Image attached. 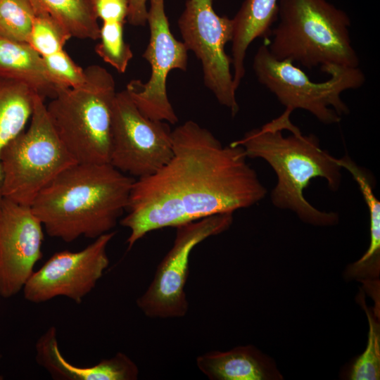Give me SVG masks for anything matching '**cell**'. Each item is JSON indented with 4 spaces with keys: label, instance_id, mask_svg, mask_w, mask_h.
Returning a JSON list of instances; mask_svg holds the SVG:
<instances>
[{
    "label": "cell",
    "instance_id": "18",
    "mask_svg": "<svg viewBox=\"0 0 380 380\" xmlns=\"http://www.w3.org/2000/svg\"><path fill=\"white\" fill-rule=\"evenodd\" d=\"M341 168L348 171L357 184L367 205L370 221V243L363 256L348 266L347 276L356 279H372L380 269V202L374 194L372 176L356 164L347 154L335 158Z\"/></svg>",
    "mask_w": 380,
    "mask_h": 380
},
{
    "label": "cell",
    "instance_id": "13",
    "mask_svg": "<svg viewBox=\"0 0 380 380\" xmlns=\"http://www.w3.org/2000/svg\"><path fill=\"white\" fill-rule=\"evenodd\" d=\"M43 225L32 208L0 200V297L21 291L43 253Z\"/></svg>",
    "mask_w": 380,
    "mask_h": 380
},
{
    "label": "cell",
    "instance_id": "22",
    "mask_svg": "<svg viewBox=\"0 0 380 380\" xmlns=\"http://www.w3.org/2000/svg\"><path fill=\"white\" fill-rule=\"evenodd\" d=\"M123 26L124 23L103 21L100 27V42L95 47L103 61L120 73L126 71L133 57L129 45L124 39Z\"/></svg>",
    "mask_w": 380,
    "mask_h": 380
},
{
    "label": "cell",
    "instance_id": "21",
    "mask_svg": "<svg viewBox=\"0 0 380 380\" xmlns=\"http://www.w3.org/2000/svg\"><path fill=\"white\" fill-rule=\"evenodd\" d=\"M35 15L29 0H0V35L28 43Z\"/></svg>",
    "mask_w": 380,
    "mask_h": 380
},
{
    "label": "cell",
    "instance_id": "14",
    "mask_svg": "<svg viewBox=\"0 0 380 380\" xmlns=\"http://www.w3.org/2000/svg\"><path fill=\"white\" fill-rule=\"evenodd\" d=\"M35 360L56 380H136L139 374L136 363L121 352L92 366L71 364L61 352L55 327H49L37 341Z\"/></svg>",
    "mask_w": 380,
    "mask_h": 380
},
{
    "label": "cell",
    "instance_id": "7",
    "mask_svg": "<svg viewBox=\"0 0 380 380\" xmlns=\"http://www.w3.org/2000/svg\"><path fill=\"white\" fill-rule=\"evenodd\" d=\"M253 68L258 82L268 89L291 114L303 109L319 122L338 123L350 110L341 99L342 92L360 88L365 81L358 68L334 65L324 72L329 78L321 82L311 81L308 76L290 61L274 58L266 45H261L254 58Z\"/></svg>",
    "mask_w": 380,
    "mask_h": 380
},
{
    "label": "cell",
    "instance_id": "16",
    "mask_svg": "<svg viewBox=\"0 0 380 380\" xmlns=\"http://www.w3.org/2000/svg\"><path fill=\"white\" fill-rule=\"evenodd\" d=\"M279 0H245L232 18V65L233 84L237 90L245 75L244 60L250 44L265 37L277 19Z\"/></svg>",
    "mask_w": 380,
    "mask_h": 380
},
{
    "label": "cell",
    "instance_id": "28",
    "mask_svg": "<svg viewBox=\"0 0 380 380\" xmlns=\"http://www.w3.org/2000/svg\"><path fill=\"white\" fill-rule=\"evenodd\" d=\"M0 368H1V362H0ZM4 379V376L1 374V370H0V380H3Z\"/></svg>",
    "mask_w": 380,
    "mask_h": 380
},
{
    "label": "cell",
    "instance_id": "27",
    "mask_svg": "<svg viewBox=\"0 0 380 380\" xmlns=\"http://www.w3.org/2000/svg\"><path fill=\"white\" fill-rule=\"evenodd\" d=\"M147 0H129L127 20L134 26H144L147 23Z\"/></svg>",
    "mask_w": 380,
    "mask_h": 380
},
{
    "label": "cell",
    "instance_id": "23",
    "mask_svg": "<svg viewBox=\"0 0 380 380\" xmlns=\"http://www.w3.org/2000/svg\"><path fill=\"white\" fill-rule=\"evenodd\" d=\"M369 322L367 345L364 353L352 365L348 378L352 380L380 379V327L377 316L363 303Z\"/></svg>",
    "mask_w": 380,
    "mask_h": 380
},
{
    "label": "cell",
    "instance_id": "6",
    "mask_svg": "<svg viewBox=\"0 0 380 380\" xmlns=\"http://www.w3.org/2000/svg\"><path fill=\"white\" fill-rule=\"evenodd\" d=\"M75 163L56 134L44 99L36 94L28 128L1 156L2 198L31 206L46 186Z\"/></svg>",
    "mask_w": 380,
    "mask_h": 380
},
{
    "label": "cell",
    "instance_id": "19",
    "mask_svg": "<svg viewBox=\"0 0 380 380\" xmlns=\"http://www.w3.org/2000/svg\"><path fill=\"white\" fill-rule=\"evenodd\" d=\"M35 94L27 84L0 77V200L1 156L8 144L25 129L30 120Z\"/></svg>",
    "mask_w": 380,
    "mask_h": 380
},
{
    "label": "cell",
    "instance_id": "12",
    "mask_svg": "<svg viewBox=\"0 0 380 380\" xmlns=\"http://www.w3.org/2000/svg\"><path fill=\"white\" fill-rule=\"evenodd\" d=\"M164 1L150 0L148 10L150 38L143 57L151 67L149 80H131L125 90L146 117L175 124L178 118L167 97L166 80L172 70H186L188 49L170 31Z\"/></svg>",
    "mask_w": 380,
    "mask_h": 380
},
{
    "label": "cell",
    "instance_id": "4",
    "mask_svg": "<svg viewBox=\"0 0 380 380\" xmlns=\"http://www.w3.org/2000/svg\"><path fill=\"white\" fill-rule=\"evenodd\" d=\"M277 20L267 46L276 59L319 66L324 72L334 65L358 67L350 19L327 0H279Z\"/></svg>",
    "mask_w": 380,
    "mask_h": 380
},
{
    "label": "cell",
    "instance_id": "11",
    "mask_svg": "<svg viewBox=\"0 0 380 380\" xmlns=\"http://www.w3.org/2000/svg\"><path fill=\"white\" fill-rule=\"evenodd\" d=\"M115 235L111 231L79 251L53 254L25 283L22 290L24 298L39 304L63 296L80 304L108 268L107 248Z\"/></svg>",
    "mask_w": 380,
    "mask_h": 380
},
{
    "label": "cell",
    "instance_id": "20",
    "mask_svg": "<svg viewBox=\"0 0 380 380\" xmlns=\"http://www.w3.org/2000/svg\"><path fill=\"white\" fill-rule=\"evenodd\" d=\"M35 13L51 16L71 36L99 39L100 27L91 0H29Z\"/></svg>",
    "mask_w": 380,
    "mask_h": 380
},
{
    "label": "cell",
    "instance_id": "8",
    "mask_svg": "<svg viewBox=\"0 0 380 380\" xmlns=\"http://www.w3.org/2000/svg\"><path fill=\"white\" fill-rule=\"evenodd\" d=\"M233 213L212 215L177 227L172 247L158 266L146 291L137 300V305L151 318H177L189 310L184 287L193 249L206 239L227 230Z\"/></svg>",
    "mask_w": 380,
    "mask_h": 380
},
{
    "label": "cell",
    "instance_id": "15",
    "mask_svg": "<svg viewBox=\"0 0 380 380\" xmlns=\"http://www.w3.org/2000/svg\"><path fill=\"white\" fill-rule=\"evenodd\" d=\"M196 362L211 380H267L281 376L270 360L252 346L208 352L198 356Z\"/></svg>",
    "mask_w": 380,
    "mask_h": 380
},
{
    "label": "cell",
    "instance_id": "1",
    "mask_svg": "<svg viewBox=\"0 0 380 380\" xmlns=\"http://www.w3.org/2000/svg\"><path fill=\"white\" fill-rule=\"evenodd\" d=\"M172 156L153 174L135 179L127 215L128 249L148 233L247 208L267 189L243 148L223 146L208 129L188 120L171 132Z\"/></svg>",
    "mask_w": 380,
    "mask_h": 380
},
{
    "label": "cell",
    "instance_id": "17",
    "mask_svg": "<svg viewBox=\"0 0 380 380\" xmlns=\"http://www.w3.org/2000/svg\"><path fill=\"white\" fill-rule=\"evenodd\" d=\"M0 77L24 83L42 99L53 98L59 87L40 56L28 43L0 35Z\"/></svg>",
    "mask_w": 380,
    "mask_h": 380
},
{
    "label": "cell",
    "instance_id": "2",
    "mask_svg": "<svg viewBox=\"0 0 380 380\" xmlns=\"http://www.w3.org/2000/svg\"><path fill=\"white\" fill-rule=\"evenodd\" d=\"M135 179L110 163H75L37 196L31 208L46 234L71 243L111 232L127 210Z\"/></svg>",
    "mask_w": 380,
    "mask_h": 380
},
{
    "label": "cell",
    "instance_id": "3",
    "mask_svg": "<svg viewBox=\"0 0 380 380\" xmlns=\"http://www.w3.org/2000/svg\"><path fill=\"white\" fill-rule=\"evenodd\" d=\"M282 131L267 123L246 132L232 144L241 146L251 158H262L274 170L277 182L271 193L277 208L290 210L305 222L316 226L336 224L338 215L324 212L312 205L305 198L304 191L310 181L324 178L330 190L336 191L341 181V167L335 158L322 149L314 134H303L293 123Z\"/></svg>",
    "mask_w": 380,
    "mask_h": 380
},
{
    "label": "cell",
    "instance_id": "9",
    "mask_svg": "<svg viewBox=\"0 0 380 380\" xmlns=\"http://www.w3.org/2000/svg\"><path fill=\"white\" fill-rule=\"evenodd\" d=\"M111 128L109 163L135 179L153 174L172 156L169 125L143 115L126 90L116 92Z\"/></svg>",
    "mask_w": 380,
    "mask_h": 380
},
{
    "label": "cell",
    "instance_id": "5",
    "mask_svg": "<svg viewBox=\"0 0 380 380\" xmlns=\"http://www.w3.org/2000/svg\"><path fill=\"white\" fill-rule=\"evenodd\" d=\"M84 72L81 85L57 90L46 105L47 113L76 163H109L115 80L98 65L88 66Z\"/></svg>",
    "mask_w": 380,
    "mask_h": 380
},
{
    "label": "cell",
    "instance_id": "24",
    "mask_svg": "<svg viewBox=\"0 0 380 380\" xmlns=\"http://www.w3.org/2000/svg\"><path fill=\"white\" fill-rule=\"evenodd\" d=\"M72 36L51 16L35 15L28 44L42 57L63 49Z\"/></svg>",
    "mask_w": 380,
    "mask_h": 380
},
{
    "label": "cell",
    "instance_id": "26",
    "mask_svg": "<svg viewBox=\"0 0 380 380\" xmlns=\"http://www.w3.org/2000/svg\"><path fill=\"white\" fill-rule=\"evenodd\" d=\"M97 18L102 21L124 23L127 17L129 0H91Z\"/></svg>",
    "mask_w": 380,
    "mask_h": 380
},
{
    "label": "cell",
    "instance_id": "10",
    "mask_svg": "<svg viewBox=\"0 0 380 380\" xmlns=\"http://www.w3.org/2000/svg\"><path fill=\"white\" fill-rule=\"evenodd\" d=\"M184 44L201 61L205 85L234 116L239 111L232 58L225 45L233 36V21L214 11L213 0H187L178 20Z\"/></svg>",
    "mask_w": 380,
    "mask_h": 380
},
{
    "label": "cell",
    "instance_id": "25",
    "mask_svg": "<svg viewBox=\"0 0 380 380\" xmlns=\"http://www.w3.org/2000/svg\"><path fill=\"white\" fill-rule=\"evenodd\" d=\"M42 58L51 78L59 88L76 87L84 82V69L77 65L64 49Z\"/></svg>",
    "mask_w": 380,
    "mask_h": 380
}]
</instances>
